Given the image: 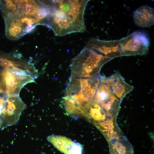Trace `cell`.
<instances>
[{
  "label": "cell",
  "mask_w": 154,
  "mask_h": 154,
  "mask_svg": "<svg viewBox=\"0 0 154 154\" xmlns=\"http://www.w3.org/2000/svg\"><path fill=\"white\" fill-rule=\"evenodd\" d=\"M89 0L48 1L50 12L44 23L55 35L62 36L86 30L84 13Z\"/></svg>",
  "instance_id": "6da1fadb"
},
{
  "label": "cell",
  "mask_w": 154,
  "mask_h": 154,
  "mask_svg": "<svg viewBox=\"0 0 154 154\" xmlns=\"http://www.w3.org/2000/svg\"><path fill=\"white\" fill-rule=\"evenodd\" d=\"M111 60L100 52L92 38L71 60V76L85 78L99 76L102 66Z\"/></svg>",
  "instance_id": "7a4b0ae2"
},
{
  "label": "cell",
  "mask_w": 154,
  "mask_h": 154,
  "mask_svg": "<svg viewBox=\"0 0 154 154\" xmlns=\"http://www.w3.org/2000/svg\"><path fill=\"white\" fill-rule=\"evenodd\" d=\"M100 75L89 78L70 76L66 89V96L71 97L82 108L93 100L100 83Z\"/></svg>",
  "instance_id": "3957f363"
},
{
  "label": "cell",
  "mask_w": 154,
  "mask_h": 154,
  "mask_svg": "<svg viewBox=\"0 0 154 154\" xmlns=\"http://www.w3.org/2000/svg\"><path fill=\"white\" fill-rule=\"evenodd\" d=\"M26 107L18 95L0 96V129L16 124Z\"/></svg>",
  "instance_id": "277c9868"
},
{
  "label": "cell",
  "mask_w": 154,
  "mask_h": 154,
  "mask_svg": "<svg viewBox=\"0 0 154 154\" xmlns=\"http://www.w3.org/2000/svg\"><path fill=\"white\" fill-rule=\"evenodd\" d=\"M119 45L121 56L142 55L148 52L150 40L146 33L136 31L119 40Z\"/></svg>",
  "instance_id": "5b68a950"
},
{
  "label": "cell",
  "mask_w": 154,
  "mask_h": 154,
  "mask_svg": "<svg viewBox=\"0 0 154 154\" xmlns=\"http://www.w3.org/2000/svg\"><path fill=\"white\" fill-rule=\"evenodd\" d=\"M100 80L93 100L101 106L107 116H116L121 101L115 96L106 83Z\"/></svg>",
  "instance_id": "8992f818"
},
{
  "label": "cell",
  "mask_w": 154,
  "mask_h": 154,
  "mask_svg": "<svg viewBox=\"0 0 154 154\" xmlns=\"http://www.w3.org/2000/svg\"><path fill=\"white\" fill-rule=\"evenodd\" d=\"M100 79L109 86L115 96L121 101L131 91L133 86L126 83L118 72L108 77L100 76Z\"/></svg>",
  "instance_id": "52a82bcc"
},
{
  "label": "cell",
  "mask_w": 154,
  "mask_h": 154,
  "mask_svg": "<svg viewBox=\"0 0 154 154\" xmlns=\"http://www.w3.org/2000/svg\"><path fill=\"white\" fill-rule=\"evenodd\" d=\"M47 139L56 148L65 154H82V145L66 137L52 135Z\"/></svg>",
  "instance_id": "ba28073f"
},
{
  "label": "cell",
  "mask_w": 154,
  "mask_h": 154,
  "mask_svg": "<svg viewBox=\"0 0 154 154\" xmlns=\"http://www.w3.org/2000/svg\"><path fill=\"white\" fill-rule=\"evenodd\" d=\"M4 19L5 24V35L8 38L16 40L26 34L24 26L19 18L14 14Z\"/></svg>",
  "instance_id": "9c48e42d"
},
{
  "label": "cell",
  "mask_w": 154,
  "mask_h": 154,
  "mask_svg": "<svg viewBox=\"0 0 154 154\" xmlns=\"http://www.w3.org/2000/svg\"><path fill=\"white\" fill-rule=\"evenodd\" d=\"M154 16V9L146 5L142 6L136 9L133 15L135 25L141 27H147L153 25Z\"/></svg>",
  "instance_id": "30bf717a"
},
{
  "label": "cell",
  "mask_w": 154,
  "mask_h": 154,
  "mask_svg": "<svg viewBox=\"0 0 154 154\" xmlns=\"http://www.w3.org/2000/svg\"><path fill=\"white\" fill-rule=\"evenodd\" d=\"M17 9L15 15L20 18L23 17L33 16L40 8L41 4L33 0L14 1Z\"/></svg>",
  "instance_id": "8fae6325"
},
{
  "label": "cell",
  "mask_w": 154,
  "mask_h": 154,
  "mask_svg": "<svg viewBox=\"0 0 154 154\" xmlns=\"http://www.w3.org/2000/svg\"><path fill=\"white\" fill-rule=\"evenodd\" d=\"M0 74L5 83L6 94L10 96L19 95L20 90L25 84L5 70L1 72Z\"/></svg>",
  "instance_id": "7c38bea8"
},
{
  "label": "cell",
  "mask_w": 154,
  "mask_h": 154,
  "mask_svg": "<svg viewBox=\"0 0 154 154\" xmlns=\"http://www.w3.org/2000/svg\"><path fill=\"white\" fill-rule=\"evenodd\" d=\"M61 105L66 114L68 116L77 117L85 115L84 109L70 96H66L63 97Z\"/></svg>",
  "instance_id": "4fadbf2b"
},
{
  "label": "cell",
  "mask_w": 154,
  "mask_h": 154,
  "mask_svg": "<svg viewBox=\"0 0 154 154\" xmlns=\"http://www.w3.org/2000/svg\"><path fill=\"white\" fill-rule=\"evenodd\" d=\"M110 154H133L131 145L127 141H115L109 145Z\"/></svg>",
  "instance_id": "5bb4252c"
},
{
  "label": "cell",
  "mask_w": 154,
  "mask_h": 154,
  "mask_svg": "<svg viewBox=\"0 0 154 154\" xmlns=\"http://www.w3.org/2000/svg\"><path fill=\"white\" fill-rule=\"evenodd\" d=\"M1 10L4 18L14 14L17 11V5L13 1H1Z\"/></svg>",
  "instance_id": "9a60e30c"
},
{
  "label": "cell",
  "mask_w": 154,
  "mask_h": 154,
  "mask_svg": "<svg viewBox=\"0 0 154 154\" xmlns=\"http://www.w3.org/2000/svg\"><path fill=\"white\" fill-rule=\"evenodd\" d=\"M5 88L6 89L5 84L3 78L0 74V94L1 93H3L4 92V88Z\"/></svg>",
  "instance_id": "2e32d148"
}]
</instances>
